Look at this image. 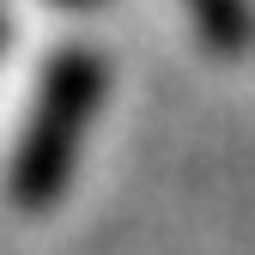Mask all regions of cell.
Masks as SVG:
<instances>
[{
	"label": "cell",
	"instance_id": "4",
	"mask_svg": "<svg viewBox=\"0 0 255 255\" xmlns=\"http://www.w3.org/2000/svg\"><path fill=\"white\" fill-rule=\"evenodd\" d=\"M0 43H6V18H0Z\"/></svg>",
	"mask_w": 255,
	"mask_h": 255
},
{
	"label": "cell",
	"instance_id": "3",
	"mask_svg": "<svg viewBox=\"0 0 255 255\" xmlns=\"http://www.w3.org/2000/svg\"><path fill=\"white\" fill-rule=\"evenodd\" d=\"M55 6H98V0H55Z\"/></svg>",
	"mask_w": 255,
	"mask_h": 255
},
{
	"label": "cell",
	"instance_id": "1",
	"mask_svg": "<svg viewBox=\"0 0 255 255\" xmlns=\"http://www.w3.org/2000/svg\"><path fill=\"white\" fill-rule=\"evenodd\" d=\"M104 91H110V67L98 49L73 43L43 67L37 104L24 116V134H18L12 170H6V188L24 213H49L61 201V188L73 176V158H79V140L104 110Z\"/></svg>",
	"mask_w": 255,
	"mask_h": 255
},
{
	"label": "cell",
	"instance_id": "2",
	"mask_svg": "<svg viewBox=\"0 0 255 255\" xmlns=\"http://www.w3.org/2000/svg\"><path fill=\"white\" fill-rule=\"evenodd\" d=\"M195 30L207 37L213 55H243L255 43V6L249 0H182Z\"/></svg>",
	"mask_w": 255,
	"mask_h": 255
}]
</instances>
